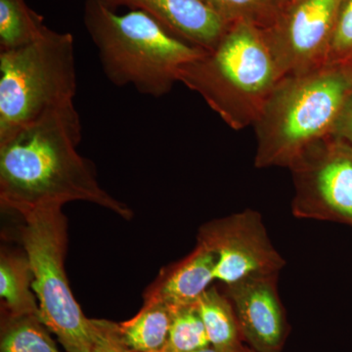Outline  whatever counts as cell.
I'll return each instance as SVG.
<instances>
[{"label": "cell", "instance_id": "1", "mask_svg": "<svg viewBox=\"0 0 352 352\" xmlns=\"http://www.w3.org/2000/svg\"><path fill=\"white\" fill-rule=\"evenodd\" d=\"M82 138L75 104L0 138L1 207L24 217L83 201L131 220V208L102 188L94 164L78 152Z\"/></svg>", "mask_w": 352, "mask_h": 352}, {"label": "cell", "instance_id": "2", "mask_svg": "<svg viewBox=\"0 0 352 352\" xmlns=\"http://www.w3.org/2000/svg\"><path fill=\"white\" fill-rule=\"evenodd\" d=\"M351 92L352 61L284 76L254 126L256 168H289L311 146L332 136Z\"/></svg>", "mask_w": 352, "mask_h": 352}, {"label": "cell", "instance_id": "3", "mask_svg": "<svg viewBox=\"0 0 352 352\" xmlns=\"http://www.w3.org/2000/svg\"><path fill=\"white\" fill-rule=\"evenodd\" d=\"M283 78L265 32L247 23L229 25L212 50L177 73V82L201 95L236 131L254 126Z\"/></svg>", "mask_w": 352, "mask_h": 352}, {"label": "cell", "instance_id": "4", "mask_svg": "<svg viewBox=\"0 0 352 352\" xmlns=\"http://www.w3.org/2000/svg\"><path fill=\"white\" fill-rule=\"evenodd\" d=\"M83 23L108 80L157 98L170 91L183 65L206 51L176 38L143 11L117 14L101 0L85 1Z\"/></svg>", "mask_w": 352, "mask_h": 352}, {"label": "cell", "instance_id": "5", "mask_svg": "<svg viewBox=\"0 0 352 352\" xmlns=\"http://www.w3.org/2000/svg\"><path fill=\"white\" fill-rule=\"evenodd\" d=\"M76 87L75 43L69 32L47 27L32 43L0 50V138L75 104Z\"/></svg>", "mask_w": 352, "mask_h": 352}, {"label": "cell", "instance_id": "6", "mask_svg": "<svg viewBox=\"0 0 352 352\" xmlns=\"http://www.w3.org/2000/svg\"><path fill=\"white\" fill-rule=\"evenodd\" d=\"M23 219L20 239L31 266L39 318L67 352H90L94 322L76 302L65 271L68 220L62 208L34 210Z\"/></svg>", "mask_w": 352, "mask_h": 352}, {"label": "cell", "instance_id": "7", "mask_svg": "<svg viewBox=\"0 0 352 352\" xmlns=\"http://www.w3.org/2000/svg\"><path fill=\"white\" fill-rule=\"evenodd\" d=\"M289 168L296 217L352 226L351 145L330 136L311 146Z\"/></svg>", "mask_w": 352, "mask_h": 352}, {"label": "cell", "instance_id": "8", "mask_svg": "<svg viewBox=\"0 0 352 352\" xmlns=\"http://www.w3.org/2000/svg\"><path fill=\"white\" fill-rule=\"evenodd\" d=\"M198 243L214 252V278L226 286L275 276L285 264L261 215L251 210L208 222L199 230Z\"/></svg>", "mask_w": 352, "mask_h": 352}, {"label": "cell", "instance_id": "9", "mask_svg": "<svg viewBox=\"0 0 352 352\" xmlns=\"http://www.w3.org/2000/svg\"><path fill=\"white\" fill-rule=\"evenodd\" d=\"M344 0H300L280 11L264 30L284 76L327 64L338 14Z\"/></svg>", "mask_w": 352, "mask_h": 352}, {"label": "cell", "instance_id": "10", "mask_svg": "<svg viewBox=\"0 0 352 352\" xmlns=\"http://www.w3.org/2000/svg\"><path fill=\"white\" fill-rule=\"evenodd\" d=\"M277 275L252 278L227 287L242 337L256 352H280L285 316L276 289Z\"/></svg>", "mask_w": 352, "mask_h": 352}, {"label": "cell", "instance_id": "11", "mask_svg": "<svg viewBox=\"0 0 352 352\" xmlns=\"http://www.w3.org/2000/svg\"><path fill=\"white\" fill-rule=\"evenodd\" d=\"M108 6L143 11L176 38L206 51L219 43L229 27L201 0H108Z\"/></svg>", "mask_w": 352, "mask_h": 352}, {"label": "cell", "instance_id": "12", "mask_svg": "<svg viewBox=\"0 0 352 352\" xmlns=\"http://www.w3.org/2000/svg\"><path fill=\"white\" fill-rule=\"evenodd\" d=\"M217 256L198 243L186 258L164 268L145 293L144 302H163L173 308L195 305L214 280Z\"/></svg>", "mask_w": 352, "mask_h": 352}, {"label": "cell", "instance_id": "13", "mask_svg": "<svg viewBox=\"0 0 352 352\" xmlns=\"http://www.w3.org/2000/svg\"><path fill=\"white\" fill-rule=\"evenodd\" d=\"M210 346L219 352H249L242 344V333L232 303L217 288H208L195 303Z\"/></svg>", "mask_w": 352, "mask_h": 352}, {"label": "cell", "instance_id": "14", "mask_svg": "<svg viewBox=\"0 0 352 352\" xmlns=\"http://www.w3.org/2000/svg\"><path fill=\"white\" fill-rule=\"evenodd\" d=\"M175 309L163 302H144L135 316L119 323L122 339L135 352L163 351Z\"/></svg>", "mask_w": 352, "mask_h": 352}, {"label": "cell", "instance_id": "15", "mask_svg": "<svg viewBox=\"0 0 352 352\" xmlns=\"http://www.w3.org/2000/svg\"><path fill=\"white\" fill-rule=\"evenodd\" d=\"M32 272L25 252L1 250L0 296L7 315L38 314V303L32 292Z\"/></svg>", "mask_w": 352, "mask_h": 352}, {"label": "cell", "instance_id": "16", "mask_svg": "<svg viewBox=\"0 0 352 352\" xmlns=\"http://www.w3.org/2000/svg\"><path fill=\"white\" fill-rule=\"evenodd\" d=\"M44 18L25 0H0V50L22 47L41 38Z\"/></svg>", "mask_w": 352, "mask_h": 352}, {"label": "cell", "instance_id": "17", "mask_svg": "<svg viewBox=\"0 0 352 352\" xmlns=\"http://www.w3.org/2000/svg\"><path fill=\"white\" fill-rule=\"evenodd\" d=\"M38 314L7 315L0 352H61Z\"/></svg>", "mask_w": 352, "mask_h": 352}, {"label": "cell", "instance_id": "18", "mask_svg": "<svg viewBox=\"0 0 352 352\" xmlns=\"http://www.w3.org/2000/svg\"><path fill=\"white\" fill-rule=\"evenodd\" d=\"M229 25L247 23L270 29L276 22L279 9L272 0H201Z\"/></svg>", "mask_w": 352, "mask_h": 352}, {"label": "cell", "instance_id": "19", "mask_svg": "<svg viewBox=\"0 0 352 352\" xmlns=\"http://www.w3.org/2000/svg\"><path fill=\"white\" fill-rule=\"evenodd\" d=\"M210 346L195 305L175 308L168 342L163 351L186 352Z\"/></svg>", "mask_w": 352, "mask_h": 352}, {"label": "cell", "instance_id": "20", "mask_svg": "<svg viewBox=\"0 0 352 352\" xmlns=\"http://www.w3.org/2000/svg\"><path fill=\"white\" fill-rule=\"evenodd\" d=\"M352 57V0H344L338 14L327 63L351 61Z\"/></svg>", "mask_w": 352, "mask_h": 352}, {"label": "cell", "instance_id": "21", "mask_svg": "<svg viewBox=\"0 0 352 352\" xmlns=\"http://www.w3.org/2000/svg\"><path fill=\"white\" fill-rule=\"evenodd\" d=\"M94 342L90 352H135L127 346L120 332L119 323L92 319Z\"/></svg>", "mask_w": 352, "mask_h": 352}, {"label": "cell", "instance_id": "22", "mask_svg": "<svg viewBox=\"0 0 352 352\" xmlns=\"http://www.w3.org/2000/svg\"><path fill=\"white\" fill-rule=\"evenodd\" d=\"M332 136L352 146V92L340 111Z\"/></svg>", "mask_w": 352, "mask_h": 352}, {"label": "cell", "instance_id": "23", "mask_svg": "<svg viewBox=\"0 0 352 352\" xmlns=\"http://www.w3.org/2000/svg\"><path fill=\"white\" fill-rule=\"evenodd\" d=\"M157 352H173V351H160ZM186 352H219V351H217V349H214V347L208 346V347H206V349H198V351H186Z\"/></svg>", "mask_w": 352, "mask_h": 352}, {"label": "cell", "instance_id": "24", "mask_svg": "<svg viewBox=\"0 0 352 352\" xmlns=\"http://www.w3.org/2000/svg\"><path fill=\"white\" fill-rule=\"evenodd\" d=\"M298 1H300V0H282L281 8H280V11L285 8V7L291 6V4L296 3V2Z\"/></svg>", "mask_w": 352, "mask_h": 352}, {"label": "cell", "instance_id": "25", "mask_svg": "<svg viewBox=\"0 0 352 352\" xmlns=\"http://www.w3.org/2000/svg\"><path fill=\"white\" fill-rule=\"evenodd\" d=\"M273 3L276 6L277 8L279 9L281 8V4H282V0H272Z\"/></svg>", "mask_w": 352, "mask_h": 352}, {"label": "cell", "instance_id": "26", "mask_svg": "<svg viewBox=\"0 0 352 352\" xmlns=\"http://www.w3.org/2000/svg\"><path fill=\"white\" fill-rule=\"evenodd\" d=\"M102 2H103V3H105L106 6H108V0H101Z\"/></svg>", "mask_w": 352, "mask_h": 352}, {"label": "cell", "instance_id": "27", "mask_svg": "<svg viewBox=\"0 0 352 352\" xmlns=\"http://www.w3.org/2000/svg\"><path fill=\"white\" fill-rule=\"evenodd\" d=\"M249 352H256V351H249Z\"/></svg>", "mask_w": 352, "mask_h": 352}, {"label": "cell", "instance_id": "28", "mask_svg": "<svg viewBox=\"0 0 352 352\" xmlns=\"http://www.w3.org/2000/svg\"></svg>", "mask_w": 352, "mask_h": 352}]
</instances>
